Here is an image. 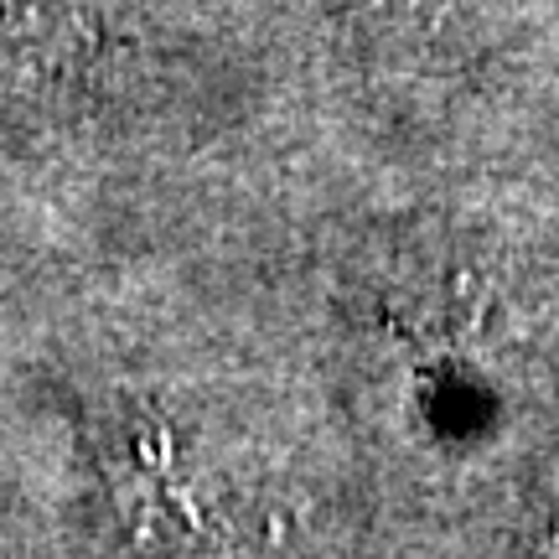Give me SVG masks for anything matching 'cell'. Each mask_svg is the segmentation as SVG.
<instances>
[{
    "instance_id": "6da1fadb",
    "label": "cell",
    "mask_w": 559,
    "mask_h": 559,
    "mask_svg": "<svg viewBox=\"0 0 559 559\" xmlns=\"http://www.w3.org/2000/svg\"><path fill=\"white\" fill-rule=\"evenodd\" d=\"M104 32V0H0V47L37 68L79 62Z\"/></svg>"
}]
</instances>
